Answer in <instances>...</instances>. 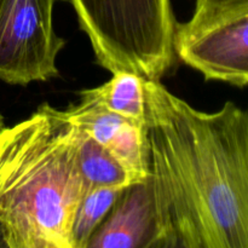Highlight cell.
I'll return each instance as SVG.
<instances>
[{
  "instance_id": "cell-1",
  "label": "cell",
  "mask_w": 248,
  "mask_h": 248,
  "mask_svg": "<svg viewBox=\"0 0 248 248\" xmlns=\"http://www.w3.org/2000/svg\"><path fill=\"white\" fill-rule=\"evenodd\" d=\"M165 248H248V109L205 113L144 78Z\"/></svg>"
},
{
  "instance_id": "cell-2",
  "label": "cell",
  "mask_w": 248,
  "mask_h": 248,
  "mask_svg": "<svg viewBox=\"0 0 248 248\" xmlns=\"http://www.w3.org/2000/svg\"><path fill=\"white\" fill-rule=\"evenodd\" d=\"M86 191L74 126L44 103L0 130V225L7 248H73L72 224Z\"/></svg>"
},
{
  "instance_id": "cell-3",
  "label": "cell",
  "mask_w": 248,
  "mask_h": 248,
  "mask_svg": "<svg viewBox=\"0 0 248 248\" xmlns=\"http://www.w3.org/2000/svg\"><path fill=\"white\" fill-rule=\"evenodd\" d=\"M99 64L160 80L173 65L177 23L170 0H70Z\"/></svg>"
},
{
  "instance_id": "cell-4",
  "label": "cell",
  "mask_w": 248,
  "mask_h": 248,
  "mask_svg": "<svg viewBox=\"0 0 248 248\" xmlns=\"http://www.w3.org/2000/svg\"><path fill=\"white\" fill-rule=\"evenodd\" d=\"M55 0H0V80L12 85L58 75L64 46L53 29Z\"/></svg>"
},
{
  "instance_id": "cell-5",
  "label": "cell",
  "mask_w": 248,
  "mask_h": 248,
  "mask_svg": "<svg viewBox=\"0 0 248 248\" xmlns=\"http://www.w3.org/2000/svg\"><path fill=\"white\" fill-rule=\"evenodd\" d=\"M174 46L178 57L206 80L248 85V9Z\"/></svg>"
},
{
  "instance_id": "cell-6",
  "label": "cell",
  "mask_w": 248,
  "mask_h": 248,
  "mask_svg": "<svg viewBox=\"0 0 248 248\" xmlns=\"http://www.w3.org/2000/svg\"><path fill=\"white\" fill-rule=\"evenodd\" d=\"M87 248H165V232L152 177L125 186Z\"/></svg>"
},
{
  "instance_id": "cell-7",
  "label": "cell",
  "mask_w": 248,
  "mask_h": 248,
  "mask_svg": "<svg viewBox=\"0 0 248 248\" xmlns=\"http://www.w3.org/2000/svg\"><path fill=\"white\" fill-rule=\"evenodd\" d=\"M63 113L70 124L107 148L137 181L149 174L145 123L119 115L84 97Z\"/></svg>"
},
{
  "instance_id": "cell-8",
  "label": "cell",
  "mask_w": 248,
  "mask_h": 248,
  "mask_svg": "<svg viewBox=\"0 0 248 248\" xmlns=\"http://www.w3.org/2000/svg\"><path fill=\"white\" fill-rule=\"evenodd\" d=\"M74 138L78 165L86 190L97 186H127L137 182L107 148L77 126H74Z\"/></svg>"
},
{
  "instance_id": "cell-9",
  "label": "cell",
  "mask_w": 248,
  "mask_h": 248,
  "mask_svg": "<svg viewBox=\"0 0 248 248\" xmlns=\"http://www.w3.org/2000/svg\"><path fill=\"white\" fill-rule=\"evenodd\" d=\"M80 97L91 99L108 110L131 120L145 123L144 78L127 70L113 73L106 84L80 92Z\"/></svg>"
},
{
  "instance_id": "cell-10",
  "label": "cell",
  "mask_w": 248,
  "mask_h": 248,
  "mask_svg": "<svg viewBox=\"0 0 248 248\" xmlns=\"http://www.w3.org/2000/svg\"><path fill=\"white\" fill-rule=\"evenodd\" d=\"M125 186H97L85 191L72 224L73 248H87L90 239L115 205Z\"/></svg>"
},
{
  "instance_id": "cell-11",
  "label": "cell",
  "mask_w": 248,
  "mask_h": 248,
  "mask_svg": "<svg viewBox=\"0 0 248 248\" xmlns=\"http://www.w3.org/2000/svg\"><path fill=\"white\" fill-rule=\"evenodd\" d=\"M247 9L248 0H196L190 21L177 26L174 45L190 40L218 22Z\"/></svg>"
},
{
  "instance_id": "cell-12",
  "label": "cell",
  "mask_w": 248,
  "mask_h": 248,
  "mask_svg": "<svg viewBox=\"0 0 248 248\" xmlns=\"http://www.w3.org/2000/svg\"><path fill=\"white\" fill-rule=\"evenodd\" d=\"M0 247H6L7 248L6 241H5V235H4V232H2L1 225H0Z\"/></svg>"
},
{
  "instance_id": "cell-13",
  "label": "cell",
  "mask_w": 248,
  "mask_h": 248,
  "mask_svg": "<svg viewBox=\"0 0 248 248\" xmlns=\"http://www.w3.org/2000/svg\"><path fill=\"white\" fill-rule=\"evenodd\" d=\"M2 127H4V119H2L1 114H0V130H1Z\"/></svg>"
}]
</instances>
